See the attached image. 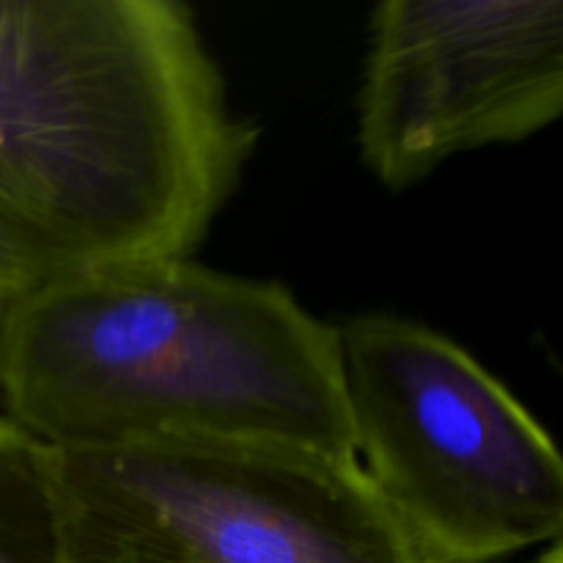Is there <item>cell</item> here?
<instances>
[{
	"label": "cell",
	"mask_w": 563,
	"mask_h": 563,
	"mask_svg": "<svg viewBox=\"0 0 563 563\" xmlns=\"http://www.w3.org/2000/svg\"><path fill=\"white\" fill-rule=\"evenodd\" d=\"M179 0H0V220L42 278L190 258L256 148Z\"/></svg>",
	"instance_id": "6da1fadb"
},
{
	"label": "cell",
	"mask_w": 563,
	"mask_h": 563,
	"mask_svg": "<svg viewBox=\"0 0 563 563\" xmlns=\"http://www.w3.org/2000/svg\"><path fill=\"white\" fill-rule=\"evenodd\" d=\"M0 401L47 449L256 440L355 456L339 328L192 258L42 278L0 335Z\"/></svg>",
	"instance_id": "7a4b0ae2"
},
{
	"label": "cell",
	"mask_w": 563,
	"mask_h": 563,
	"mask_svg": "<svg viewBox=\"0 0 563 563\" xmlns=\"http://www.w3.org/2000/svg\"><path fill=\"white\" fill-rule=\"evenodd\" d=\"M339 350L355 460L418 559L493 563L561 539L559 449L465 346L361 313Z\"/></svg>",
	"instance_id": "3957f363"
},
{
	"label": "cell",
	"mask_w": 563,
	"mask_h": 563,
	"mask_svg": "<svg viewBox=\"0 0 563 563\" xmlns=\"http://www.w3.org/2000/svg\"><path fill=\"white\" fill-rule=\"evenodd\" d=\"M60 563H423L355 456L256 440L53 449Z\"/></svg>",
	"instance_id": "277c9868"
},
{
	"label": "cell",
	"mask_w": 563,
	"mask_h": 563,
	"mask_svg": "<svg viewBox=\"0 0 563 563\" xmlns=\"http://www.w3.org/2000/svg\"><path fill=\"white\" fill-rule=\"evenodd\" d=\"M563 113V0H383L368 20L357 146L390 190L520 143Z\"/></svg>",
	"instance_id": "5b68a950"
},
{
	"label": "cell",
	"mask_w": 563,
	"mask_h": 563,
	"mask_svg": "<svg viewBox=\"0 0 563 563\" xmlns=\"http://www.w3.org/2000/svg\"><path fill=\"white\" fill-rule=\"evenodd\" d=\"M0 563H60L53 449L0 416Z\"/></svg>",
	"instance_id": "8992f818"
},
{
	"label": "cell",
	"mask_w": 563,
	"mask_h": 563,
	"mask_svg": "<svg viewBox=\"0 0 563 563\" xmlns=\"http://www.w3.org/2000/svg\"><path fill=\"white\" fill-rule=\"evenodd\" d=\"M38 280H42V273L36 269L33 258L11 234L9 225L0 220V335H3L11 313L31 295Z\"/></svg>",
	"instance_id": "52a82bcc"
},
{
	"label": "cell",
	"mask_w": 563,
	"mask_h": 563,
	"mask_svg": "<svg viewBox=\"0 0 563 563\" xmlns=\"http://www.w3.org/2000/svg\"><path fill=\"white\" fill-rule=\"evenodd\" d=\"M533 563H563V542H561V539L544 544V550L537 555V561H533Z\"/></svg>",
	"instance_id": "ba28073f"
}]
</instances>
